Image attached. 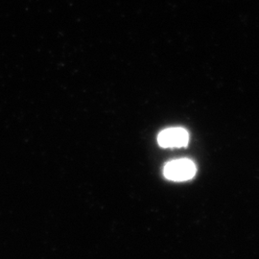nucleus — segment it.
Here are the masks:
<instances>
[{
  "label": "nucleus",
  "mask_w": 259,
  "mask_h": 259,
  "mask_svg": "<svg viewBox=\"0 0 259 259\" xmlns=\"http://www.w3.org/2000/svg\"><path fill=\"white\" fill-rule=\"evenodd\" d=\"M197 167L194 161L188 158H180L167 162L163 168V175L169 181L185 182L194 178Z\"/></svg>",
  "instance_id": "nucleus-1"
},
{
  "label": "nucleus",
  "mask_w": 259,
  "mask_h": 259,
  "mask_svg": "<svg viewBox=\"0 0 259 259\" xmlns=\"http://www.w3.org/2000/svg\"><path fill=\"white\" fill-rule=\"evenodd\" d=\"M157 142L163 148H182L186 147L189 142V134L181 127L163 130L157 137Z\"/></svg>",
  "instance_id": "nucleus-2"
}]
</instances>
